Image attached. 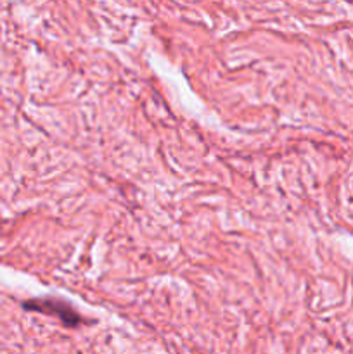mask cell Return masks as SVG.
Wrapping results in <instances>:
<instances>
[{
	"label": "cell",
	"mask_w": 353,
	"mask_h": 354,
	"mask_svg": "<svg viewBox=\"0 0 353 354\" xmlns=\"http://www.w3.org/2000/svg\"><path fill=\"white\" fill-rule=\"evenodd\" d=\"M26 310L31 311H40L45 315H54L57 317L66 327H76L82 324V317L69 306V303H64L55 297H40V299H31L23 304Z\"/></svg>",
	"instance_id": "obj_1"
}]
</instances>
